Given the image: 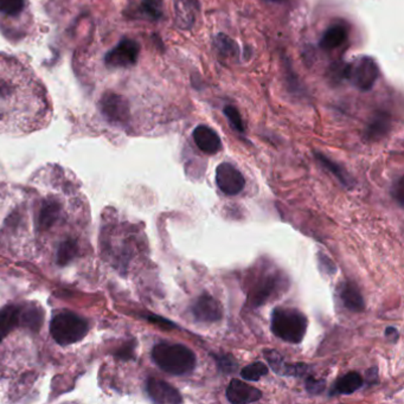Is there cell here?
Listing matches in <instances>:
<instances>
[{"instance_id": "obj_34", "label": "cell", "mask_w": 404, "mask_h": 404, "mask_svg": "<svg viewBox=\"0 0 404 404\" xmlns=\"http://www.w3.org/2000/svg\"><path fill=\"white\" fill-rule=\"evenodd\" d=\"M319 262H320V268L323 269L324 272L329 273L331 275L336 273L337 268H336L333 262L323 254H319Z\"/></svg>"}, {"instance_id": "obj_16", "label": "cell", "mask_w": 404, "mask_h": 404, "mask_svg": "<svg viewBox=\"0 0 404 404\" xmlns=\"http://www.w3.org/2000/svg\"><path fill=\"white\" fill-rule=\"evenodd\" d=\"M175 23L182 30H191L196 22V0H175Z\"/></svg>"}, {"instance_id": "obj_17", "label": "cell", "mask_w": 404, "mask_h": 404, "mask_svg": "<svg viewBox=\"0 0 404 404\" xmlns=\"http://www.w3.org/2000/svg\"><path fill=\"white\" fill-rule=\"evenodd\" d=\"M339 296H340L344 306L349 311L359 313V312L366 310V303H364V299L361 296V291L358 289L357 286L354 282H350V281L344 282L339 288Z\"/></svg>"}, {"instance_id": "obj_37", "label": "cell", "mask_w": 404, "mask_h": 404, "mask_svg": "<svg viewBox=\"0 0 404 404\" xmlns=\"http://www.w3.org/2000/svg\"><path fill=\"white\" fill-rule=\"evenodd\" d=\"M264 1H272V3H280L282 0H264Z\"/></svg>"}, {"instance_id": "obj_3", "label": "cell", "mask_w": 404, "mask_h": 404, "mask_svg": "<svg viewBox=\"0 0 404 404\" xmlns=\"http://www.w3.org/2000/svg\"><path fill=\"white\" fill-rule=\"evenodd\" d=\"M308 317L296 308H276L273 311L270 329L275 337L291 344H299L308 332Z\"/></svg>"}, {"instance_id": "obj_13", "label": "cell", "mask_w": 404, "mask_h": 404, "mask_svg": "<svg viewBox=\"0 0 404 404\" xmlns=\"http://www.w3.org/2000/svg\"><path fill=\"white\" fill-rule=\"evenodd\" d=\"M194 143L205 154H216L222 150V140L217 133L206 124H199L194 129Z\"/></svg>"}, {"instance_id": "obj_12", "label": "cell", "mask_w": 404, "mask_h": 404, "mask_svg": "<svg viewBox=\"0 0 404 404\" xmlns=\"http://www.w3.org/2000/svg\"><path fill=\"white\" fill-rule=\"evenodd\" d=\"M226 398L233 404L253 403L262 398V393L253 385L233 378L226 388Z\"/></svg>"}, {"instance_id": "obj_2", "label": "cell", "mask_w": 404, "mask_h": 404, "mask_svg": "<svg viewBox=\"0 0 404 404\" xmlns=\"http://www.w3.org/2000/svg\"><path fill=\"white\" fill-rule=\"evenodd\" d=\"M152 358L160 369L173 376L187 375L196 366L194 351L182 344L160 342L153 347Z\"/></svg>"}, {"instance_id": "obj_36", "label": "cell", "mask_w": 404, "mask_h": 404, "mask_svg": "<svg viewBox=\"0 0 404 404\" xmlns=\"http://www.w3.org/2000/svg\"><path fill=\"white\" fill-rule=\"evenodd\" d=\"M385 337H388V338H393L395 340H397L398 338V332H397L396 329L395 327H388L387 330H385Z\"/></svg>"}, {"instance_id": "obj_10", "label": "cell", "mask_w": 404, "mask_h": 404, "mask_svg": "<svg viewBox=\"0 0 404 404\" xmlns=\"http://www.w3.org/2000/svg\"><path fill=\"white\" fill-rule=\"evenodd\" d=\"M103 115L114 124H124L129 119V107L124 97L114 93H106L101 99Z\"/></svg>"}, {"instance_id": "obj_21", "label": "cell", "mask_w": 404, "mask_h": 404, "mask_svg": "<svg viewBox=\"0 0 404 404\" xmlns=\"http://www.w3.org/2000/svg\"><path fill=\"white\" fill-rule=\"evenodd\" d=\"M20 308L8 305L0 310V342L20 324Z\"/></svg>"}, {"instance_id": "obj_11", "label": "cell", "mask_w": 404, "mask_h": 404, "mask_svg": "<svg viewBox=\"0 0 404 404\" xmlns=\"http://www.w3.org/2000/svg\"><path fill=\"white\" fill-rule=\"evenodd\" d=\"M146 390H147L148 396L151 397V400L156 403L178 404L183 402L182 395L179 394L177 389L158 378H148Z\"/></svg>"}, {"instance_id": "obj_4", "label": "cell", "mask_w": 404, "mask_h": 404, "mask_svg": "<svg viewBox=\"0 0 404 404\" xmlns=\"http://www.w3.org/2000/svg\"><path fill=\"white\" fill-rule=\"evenodd\" d=\"M88 323L73 312H62L51 320L50 333L59 345L66 346L80 342L88 333Z\"/></svg>"}, {"instance_id": "obj_5", "label": "cell", "mask_w": 404, "mask_h": 404, "mask_svg": "<svg viewBox=\"0 0 404 404\" xmlns=\"http://www.w3.org/2000/svg\"><path fill=\"white\" fill-rule=\"evenodd\" d=\"M380 78V68L375 59L363 56L345 66L344 78H347L361 92L373 89Z\"/></svg>"}, {"instance_id": "obj_8", "label": "cell", "mask_w": 404, "mask_h": 404, "mask_svg": "<svg viewBox=\"0 0 404 404\" xmlns=\"http://www.w3.org/2000/svg\"><path fill=\"white\" fill-rule=\"evenodd\" d=\"M216 183L223 194L235 196L245 189V179L233 164L222 163L216 168Z\"/></svg>"}, {"instance_id": "obj_23", "label": "cell", "mask_w": 404, "mask_h": 404, "mask_svg": "<svg viewBox=\"0 0 404 404\" xmlns=\"http://www.w3.org/2000/svg\"><path fill=\"white\" fill-rule=\"evenodd\" d=\"M315 158L318 160L319 163L322 164L327 171L331 172L332 175L338 179L339 182L346 187H350L352 184H354V180L351 178L349 173L342 168L339 164L336 163L333 160H331L330 158H327L326 156H324L322 153L319 152H315Z\"/></svg>"}, {"instance_id": "obj_9", "label": "cell", "mask_w": 404, "mask_h": 404, "mask_svg": "<svg viewBox=\"0 0 404 404\" xmlns=\"http://www.w3.org/2000/svg\"><path fill=\"white\" fill-rule=\"evenodd\" d=\"M192 315L199 323H216L223 318V308L221 303L209 293H203L191 308Z\"/></svg>"}, {"instance_id": "obj_28", "label": "cell", "mask_w": 404, "mask_h": 404, "mask_svg": "<svg viewBox=\"0 0 404 404\" xmlns=\"http://www.w3.org/2000/svg\"><path fill=\"white\" fill-rule=\"evenodd\" d=\"M223 112H224V115L229 121L230 126L233 127V129H235L238 133L245 132V124H243L241 114H240L238 109L233 107V106H226V107H224Z\"/></svg>"}, {"instance_id": "obj_31", "label": "cell", "mask_w": 404, "mask_h": 404, "mask_svg": "<svg viewBox=\"0 0 404 404\" xmlns=\"http://www.w3.org/2000/svg\"><path fill=\"white\" fill-rule=\"evenodd\" d=\"M326 388V383L324 380H315L313 377H308L306 380V390L311 395H319L323 393Z\"/></svg>"}, {"instance_id": "obj_19", "label": "cell", "mask_w": 404, "mask_h": 404, "mask_svg": "<svg viewBox=\"0 0 404 404\" xmlns=\"http://www.w3.org/2000/svg\"><path fill=\"white\" fill-rule=\"evenodd\" d=\"M59 216H61V206L59 203L55 201L44 202L39 208V212L37 215V226L39 230L49 229L59 221Z\"/></svg>"}, {"instance_id": "obj_6", "label": "cell", "mask_w": 404, "mask_h": 404, "mask_svg": "<svg viewBox=\"0 0 404 404\" xmlns=\"http://www.w3.org/2000/svg\"><path fill=\"white\" fill-rule=\"evenodd\" d=\"M284 284H286V280H284L282 274L279 272L268 273L266 275H262L250 293L249 296L250 303H253L255 308H259L275 296L276 293L282 291Z\"/></svg>"}, {"instance_id": "obj_7", "label": "cell", "mask_w": 404, "mask_h": 404, "mask_svg": "<svg viewBox=\"0 0 404 404\" xmlns=\"http://www.w3.org/2000/svg\"><path fill=\"white\" fill-rule=\"evenodd\" d=\"M140 47L133 39H122L117 47L106 55L105 62L112 68H129L136 64Z\"/></svg>"}, {"instance_id": "obj_32", "label": "cell", "mask_w": 404, "mask_h": 404, "mask_svg": "<svg viewBox=\"0 0 404 404\" xmlns=\"http://www.w3.org/2000/svg\"><path fill=\"white\" fill-rule=\"evenodd\" d=\"M391 194H393L395 201H397V203H398L401 208H402L404 204L403 177H400V178L397 179V182H395L393 187V191H391Z\"/></svg>"}, {"instance_id": "obj_22", "label": "cell", "mask_w": 404, "mask_h": 404, "mask_svg": "<svg viewBox=\"0 0 404 404\" xmlns=\"http://www.w3.org/2000/svg\"><path fill=\"white\" fill-rule=\"evenodd\" d=\"M215 51L221 59H236L240 55V48L233 39L224 34H218L214 41Z\"/></svg>"}, {"instance_id": "obj_33", "label": "cell", "mask_w": 404, "mask_h": 404, "mask_svg": "<svg viewBox=\"0 0 404 404\" xmlns=\"http://www.w3.org/2000/svg\"><path fill=\"white\" fill-rule=\"evenodd\" d=\"M146 319H147L150 323L156 324L158 326L164 327V329H167V330H170V329H175V327H177L175 324L172 323L170 320H167V319L158 317V315H147Z\"/></svg>"}, {"instance_id": "obj_35", "label": "cell", "mask_w": 404, "mask_h": 404, "mask_svg": "<svg viewBox=\"0 0 404 404\" xmlns=\"http://www.w3.org/2000/svg\"><path fill=\"white\" fill-rule=\"evenodd\" d=\"M133 345L124 346L119 352H117V357L122 358V359H129L133 356Z\"/></svg>"}, {"instance_id": "obj_24", "label": "cell", "mask_w": 404, "mask_h": 404, "mask_svg": "<svg viewBox=\"0 0 404 404\" xmlns=\"http://www.w3.org/2000/svg\"><path fill=\"white\" fill-rule=\"evenodd\" d=\"M20 323L30 330L38 331L43 324L42 310L34 306H27L24 310L20 308Z\"/></svg>"}, {"instance_id": "obj_27", "label": "cell", "mask_w": 404, "mask_h": 404, "mask_svg": "<svg viewBox=\"0 0 404 404\" xmlns=\"http://www.w3.org/2000/svg\"><path fill=\"white\" fill-rule=\"evenodd\" d=\"M214 358L217 361L218 369L221 370V373L230 375L238 370V361L231 354H215Z\"/></svg>"}, {"instance_id": "obj_29", "label": "cell", "mask_w": 404, "mask_h": 404, "mask_svg": "<svg viewBox=\"0 0 404 404\" xmlns=\"http://www.w3.org/2000/svg\"><path fill=\"white\" fill-rule=\"evenodd\" d=\"M141 12L152 20H159L160 16H161L160 0H143Z\"/></svg>"}, {"instance_id": "obj_14", "label": "cell", "mask_w": 404, "mask_h": 404, "mask_svg": "<svg viewBox=\"0 0 404 404\" xmlns=\"http://www.w3.org/2000/svg\"><path fill=\"white\" fill-rule=\"evenodd\" d=\"M264 354L274 373L281 376H303L308 370V366L305 364H288L276 351L267 350L264 351Z\"/></svg>"}, {"instance_id": "obj_26", "label": "cell", "mask_w": 404, "mask_h": 404, "mask_svg": "<svg viewBox=\"0 0 404 404\" xmlns=\"http://www.w3.org/2000/svg\"><path fill=\"white\" fill-rule=\"evenodd\" d=\"M268 366L262 361H255L253 364H249L241 371L243 380L250 382L260 381L261 378L268 373Z\"/></svg>"}, {"instance_id": "obj_15", "label": "cell", "mask_w": 404, "mask_h": 404, "mask_svg": "<svg viewBox=\"0 0 404 404\" xmlns=\"http://www.w3.org/2000/svg\"><path fill=\"white\" fill-rule=\"evenodd\" d=\"M391 127V117L385 112H377L364 131V140L373 143L383 139Z\"/></svg>"}, {"instance_id": "obj_1", "label": "cell", "mask_w": 404, "mask_h": 404, "mask_svg": "<svg viewBox=\"0 0 404 404\" xmlns=\"http://www.w3.org/2000/svg\"><path fill=\"white\" fill-rule=\"evenodd\" d=\"M48 114L47 95L31 71L0 57V131H31Z\"/></svg>"}, {"instance_id": "obj_20", "label": "cell", "mask_w": 404, "mask_h": 404, "mask_svg": "<svg viewBox=\"0 0 404 404\" xmlns=\"http://www.w3.org/2000/svg\"><path fill=\"white\" fill-rule=\"evenodd\" d=\"M363 387V378L356 371L344 375L336 382L332 389V395H351Z\"/></svg>"}, {"instance_id": "obj_25", "label": "cell", "mask_w": 404, "mask_h": 404, "mask_svg": "<svg viewBox=\"0 0 404 404\" xmlns=\"http://www.w3.org/2000/svg\"><path fill=\"white\" fill-rule=\"evenodd\" d=\"M78 241L74 238H68L62 243H59V249H57V264L59 266H66L69 264L71 260H74L75 257H78Z\"/></svg>"}, {"instance_id": "obj_18", "label": "cell", "mask_w": 404, "mask_h": 404, "mask_svg": "<svg viewBox=\"0 0 404 404\" xmlns=\"http://www.w3.org/2000/svg\"><path fill=\"white\" fill-rule=\"evenodd\" d=\"M347 36H349V27L345 23L338 22L332 24L322 37L320 48L324 50H333L345 42Z\"/></svg>"}, {"instance_id": "obj_30", "label": "cell", "mask_w": 404, "mask_h": 404, "mask_svg": "<svg viewBox=\"0 0 404 404\" xmlns=\"http://www.w3.org/2000/svg\"><path fill=\"white\" fill-rule=\"evenodd\" d=\"M24 8V0H0V12L16 16Z\"/></svg>"}]
</instances>
